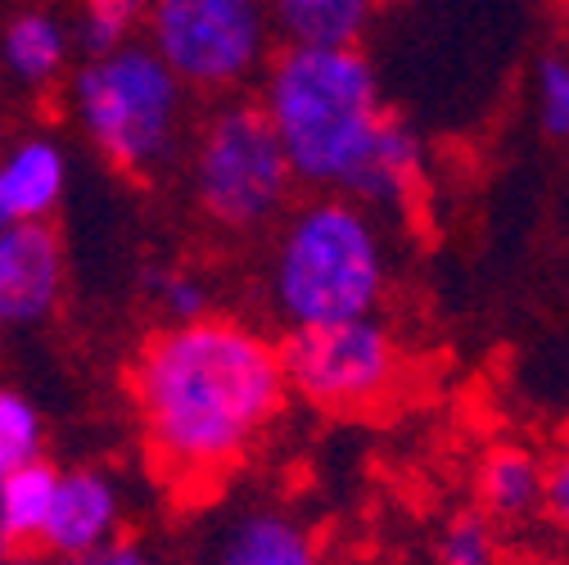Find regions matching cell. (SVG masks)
I'll return each instance as SVG.
<instances>
[{
    "instance_id": "cell-24",
    "label": "cell",
    "mask_w": 569,
    "mask_h": 565,
    "mask_svg": "<svg viewBox=\"0 0 569 565\" xmlns=\"http://www.w3.org/2000/svg\"><path fill=\"white\" fill-rule=\"evenodd\" d=\"M32 556H37V552H23V556H19L14 565H32Z\"/></svg>"
},
{
    "instance_id": "cell-20",
    "label": "cell",
    "mask_w": 569,
    "mask_h": 565,
    "mask_svg": "<svg viewBox=\"0 0 569 565\" xmlns=\"http://www.w3.org/2000/svg\"><path fill=\"white\" fill-rule=\"evenodd\" d=\"M439 565H497V543L483 516H457L443 534L439 547Z\"/></svg>"
},
{
    "instance_id": "cell-15",
    "label": "cell",
    "mask_w": 569,
    "mask_h": 565,
    "mask_svg": "<svg viewBox=\"0 0 569 565\" xmlns=\"http://www.w3.org/2000/svg\"><path fill=\"white\" fill-rule=\"evenodd\" d=\"M542 488H547V470L525 448H497L479 466V493H483L488 512H497V516L533 512L542 503Z\"/></svg>"
},
{
    "instance_id": "cell-4",
    "label": "cell",
    "mask_w": 569,
    "mask_h": 565,
    "mask_svg": "<svg viewBox=\"0 0 569 565\" xmlns=\"http://www.w3.org/2000/svg\"><path fill=\"white\" fill-rule=\"evenodd\" d=\"M68 100L100 159L127 177H159L181 155L190 87L150 41L87 54Z\"/></svg>"
},
{
    "instance_id": "cell-2",
    "label": "cell",
    "mask_w": 569,
    "mask_h": 565,
    "mask_svg": "<svg viewBox=\"0 0 569 565\" xmlns=\"http://www.w3.org/2000/svg\"><path fill=\"white\" fill-rule=\"evenodd\" d=\"M299 186L348 195L367 208H402L425 177L420 136L385 105L358 46H280L258 78Z\"/></svg>"
},
{
    "instance_id": "cell-22",
    "label": "cell",
    "mask_w": 569,
    "mask_h": 565,
    "mask_svg": "<svg viewBox=\"0 0 569 565\" xmlns=\"http://www.w3.org/2000/svg\"><path fill=\"white\" fill-rule=\"evenodd\" d=\"M542 507L547 516L569 534V448L547 466V488H542Z\"/></svg>"
},
{
    "instance_id": "cell-17",
    "label": "cell",
    "mask_w": 569,
    "mask_h": 565,
    "mask_svg": "<svg viewBox=\"0 0 569 565\" xmlns=\"http://www.w3.org/2000/svg\"><path fill=\"white\" fill-rule=\"evenodd\" d=\"M154 0H82L78 14V41L87 54H109L118 46H131L136 32L150 28Z\"/></svg>"
},
{
    "instance_id": "cell-5",
    "label": "cell",
    "mask_w": 569,
    "mask_h": 565,
    "mask_svg": "<svg viewBox=\"0 0 569 565\" xmlns=\"http://www.w3.org/2000/svg\"><path fill=\"white\" fill-rule=\"evenodd\" d=\"M190 199L227 236H258L290 214L295 168L258 100L227 96L212 109L186 155Z\"/></svg>"
},
{
    "instance_id": "cell-16",
    "label": "cell",
    "mask_w": 569,
    "mask_h": 565,
    "mask_svg": "<svg viewBox=\"0 0 569 565\" xmlns=\"http://www.w3.org/2000/svg\"><path fill=\"white\" fill-rule=\"evenodd\" d=\"M140 290L154 304L159 321L163 326H181V321H199L212 313V299H208V286L203 276H194L190 267L181 262H150L146 276H140Z\"/></svg>"
},
{
    "instance_id": "cell-21",
    "label": "cell",
    "mask_w": 569,
    "mask_h": 565,
    "mask_svg": "<svg viewBox=\"0 0 569 565\" xmlns=\"http://www.w3.org/2000/svg\"><path fill=\"white\" fill-rule=\"evenodd\" d=\"M32 565H159L140 543H109V547H96V552H82V556H32Z\"/></svg>"
},
{
    "instance_id": "cell-11",
    "label": "cell",
    "mask_w": 569,
    "mask_h": 565,
    "mask_svg": "<svg viewBox=\"0 0 569 565\" xmlns=\"http://www.w3.org/2000/svg\"><path fill=\"white\" fill-rule=\"evenodd\" d=\"M68 63V28L54 10H19L10 14L6 32H0V68L6 78L28 87V91H41L50 87Z\"/></svg>"
},
{
    "instance_id": "cell-12",
    "label": "cell",
    "mask_w": 569,
    "mask_h": 565,
    "mask_svg": "<svg viewBox=\"0 0 569 565\" xmlns=\"http://www.w3.org/2000/svg\"><path fill=\"white\" fill-rule=\"evenodd\" d=\"M284 46H358L380 0H267Z\"/></svg>"
},
{
    "instance_id": "cell-10",
    "label": "cell",
    "mask_w": 569,
    "mask_h": 565,
    "mask_svg": "<svg viewBox=\"0 0 569 565\" xmlns=\"http://www.w3.org/2000/svg\"><path fill=\"white\" fill-rule=\"evenodd\" d=\"M68 186L63 146L50 136H23L0 155V231L19 222H50Z\"/></svg>"
},
{
    "instance_id": "cell-25",
    "label": "cell",
    "mask_w": 569,
    "mask_h": 565,
    "mask_svg": "<svg viewBox=\"0 0 569 565\" xmlns=\"http://www.w3.org/2000/svg\"><path fill=\"white\" fill-rule=\"evenodd\" d=\"M0 330H6V321H0Z\"/></svg>"
},
{
    "instance_id": "cell-9",
    "label": "cell",
    "mask_w": 569,
    "mask_h": 565,
    "mask_svg": "<svg viewBox=\"0 0 569 565\" xmlns=\"http://www.w3.org/2000/svg\"><path fill=\"white\" fill-rule=\"evenodd\" d=\"M122 529V488L113 475L96 466L63 470L59 498L41 538V556H82L96 547L118 543Z\"/></svg>"
},
{
    "instance_id": "cell-18",
    "label": "cell",
    "mask_w": 569,
    "mask_h": 565,
    "mask_svg": "<svg viewBox=\"0 0 569 565\" xmlns=\"http://www.w3.org/2000/svg\"><path fill=\"white\" fill-rule=\"evenodd\" d=\"M46 457V426L28 394L0 385V475Z\"/></svg>"
},
{
    "instance_id": "cell-3",
    "label": "cell",
    "mask_w": 569,
    "mask_h": 565,
    "mask_svg": "<svg viewBox=\"0 0 569 565\" xmlns=\"http://www.w3.org/2000/svg\"><path fill=\"white\" fill-rule=\"evenodd\" d=\"M389 290V258L376 208L312 190L276 222L267 258V295L276 317L299 326H326L348 317H376Z\"/></svg>"
},
{
    "instance_id": "cell-7",
    "label": "cell",
    "mask_w": 569,
    "mask_h": 565,
    "mask_svg": "<svg viewBox=\"0 0 569 565\" xmlns=\"http://www.w3.org/2000/svg\"><path fill=\"white\" fill-rule=\"evenodd\" d=\"M280 358L290 394L321 412H367L402 380V348L380 317L284 330Z\"/></svg>"
},
{
    "instance_id": "cell-1",
    "label": "cell",
    "mask_w": 569,
    "mask_h": 565,
    "mask_svg": "<svg viewBox=\"0 0 569 565\" xmlns=\"http://www.w3.org/2000/svg\"><path fill=\"white\" fill-rule=\"evenodd\" d=\"M127 385L154 470L181 493L227 479L290 398L280 339L222 313L159 326Z\"/></svg>"
},
{
    "instance_id": "cell-6",
    "label": "cell",
    "mask_w": 569,
    "mask_h": 565,
    "mask_svg": "<svg viewBox=\"0 0 569 565\" xmlns=\"http://www.w3.org/2000/svg\"><path fill=\"white\" fill-rule=\"evenodd\" d=\"M150 46L199 96H236L271 63L267 0H154Z\"/></svg>"
},
{
    "instance_id": "cell-13",
    "label": "cell",
    "mask_w": 569,
    "mask_h": 565,
    "mask_svg": "<svg viewBox=\"0 0 569 565\" xmlns=\"http://www.w3.org/2000/svg\"><path fill=\"white\" fill-rule=\"evenodd\" d=\"M218 565H321L312 534L284 512L240 516L218 552Z\"/></svg>"
},
{
    "instance_id": "cell-23",
    "label": "cell",
    "mask_w": 569,
    "mask_h": 565,
    "mask_svg": "<svg viewBox=\"0 0 569 565\" xmlns=\"http://www.w3.org/2000/svg\"><path fill=\"white\" fill-rule=\"evenodd\" d=\"M19 561V547L10 543V534H6V521H0V565H14Z\"/></svg>"
},
{
    "instance_id": "cell-19",
    "label": "cell",
    "mask_w": 569,
    "mask_h": 565,
    "mask_svg": "<svg viewBox=\"0 0 569 565\" xmlns=\"http://www.w3.org/2000/svg\"><path fill=\"white\" fill-rule=\"evenodd\" d=\"M538 127L551 140H569V54H542L538 63Z\"/></svg>"
},
{
    "instance_id": "cell-14",
    "label": "cell",
    "mask_w": 569,
    "mask_h": 565,
    "mask_svg": "<svg viewBox=\"0 0 569 565\" xmlns=\"http://www.w3.org/2000/svg\"><path fill=\"white\" fill-rule=\"evenodd\" d=\"M59 479L63 470L50 466L46 457L0 475V521H6V534L19 552H41V538L59 498Z\"/></svg>"
},
{
    "instance_id": "cell-8",
    "label": "cell",
    "mask_w": 569,
    "mask_h": 565,
    "mask_svg": "<svg viewBox=\"0 0 569 565\" xmlns=\"http://www.w3.org/2000/svg\"><path fill=\"white\" fill-rule=\"evenodd\" d=\"M63 299V245L50 222L0 231V321L41 326Z\"/></svg>"
}]
</instances>
